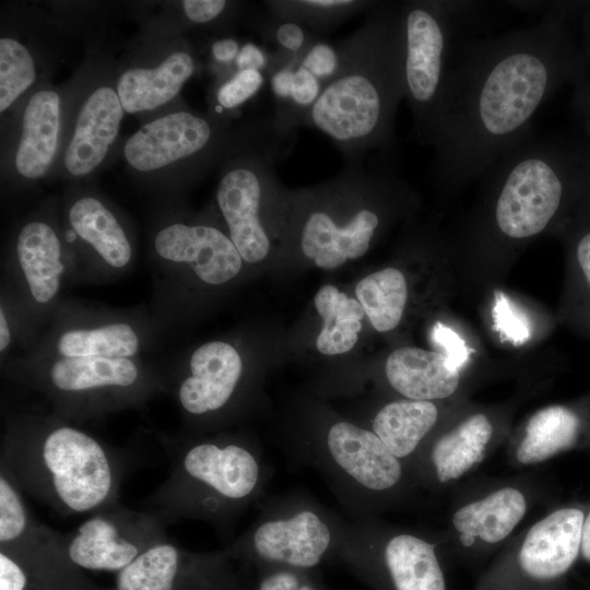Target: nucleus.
<instances>
[{"label": "nucleus", "mask_w": 590, "mask_h": 590, "mask_svg": "<svg viewBox=\"0 0 590 590\" xmlns=\"http://www.w3.org/2000/svg\"><path fill=\"white\" fill-rule=\"evenodd\" d=\"M432 340L444 351L449 365L459 370L469 361L470 350L464 340L448 326L436 322L432 330Z\"/></svg>", "instance_id": "obj_37"}, {"label": "nucleus", "mask_w": 590, "mask_h": 590, "mask_svg": "<svg viewBox=\"0 0 590 590\" xmlns=\"http://www.w3.org/2000/svg\"><path fill=\"white\" fill-rule=\"evenodd\" d=\"M315 307L323 319L316 345L320 353L337 355L350 351L358 339L365 314L358 300L347 297L333 285L316 294Z\"/></svg>", "instance_id": "obj_28"}, {"label": "nucleus", "mask_w": 590, "mask_h": 590, "mask_svg": "<svg viewBox=\"0 0 590 590\" xmlns=\"http://www.w3.org/2000/svg\"><path fill=\"white\" fill-rule=\"evenodd\" d=\"M345 519L303 492L263 500L248 529L225 550L229 557L308 570L338 554Z\"/></svg>", "instance_id": "obj_7"}, {"label": "nucleus", "mask_w": 590, "mask_h": 590, "mask_svg": "<svg viewBox=\"0 0 590 590\" xmlns=\"http://www.w3.org/2000/svg\"><path fill=\"white\" fill-rule=\"evenodd\" d=\"M240 46L234 38L216 39L211 46V56L219 64L229 66L239 54Z\"/></svg>", "instance_id": "obj_43"}, {"label": "nucleus", "mask_w": 590, "mask_h": 590, "mask_svg": "<svg viewBox=\"0 0 590 590\" xmlns=\"http://www.w3.org/2000/svg\"><path fill=\"white\" fill-rule=\"evenodd\" d=\"M271 58L268 54L252 43H246L240 47L239 54L235 60L236 70L253 69L269 70Z\"/></svg>", "instance_id": "obj_42"}, {"label": "nucleus", "mask_w": 590, "mask_h": 590, "mask_svg": "<svg viewBox=\"0 0 590 590\" xmlns=\"http://www.w3.org/2000/svg\"><path fill=\"white\" fill-rule=\"evenodd\" d=\"M580 560L590 567V499L587 500L581 529Z\"/></svg>", "instance_id": "obj_45"}, {"label": "nucleus", "mask_w": 590, "mask_h": 590, "mask_svg": "<svg viewBox=\"0 0 590 590\" xmlns=\"http://www.w3.org/2000/svg\"><path fill=\"white\" fill-rule=\"evenodd\" d=\"M13 260L27 298L39 308L57 302L68 271V243L58 223L28 217L13 239Z\"/></svg>", "instance_id": "obj_20"}, {"label": "nucleus", "mask_w": 590, "mask_h": 590, "mask_svg": "<svg viewBox=\"0 0 590 590\" xmlns=\"http://www.w3.org/2000/svg\"><path fill=\"white\" fill-rule=\"evenodd\" d=\"M492 316L495 329L512 344L521 345L531 338L529 319L503 293L495 294Z\"/></svg>", "instance_id": "obj_33"}, {"label": "nucleus", "mask_w": 590, "mask_h": 590, "mask_svg": "<svg viewBox=\"0 0 590 590\" xmlns=\"http://www.w3.org/2000/svg\"><path fill=\"white\" fill-rule=\"evenodd\" d=\"M14 377L42 392L52 413L68 421L139 406L168 389V381L140 358L42 357L16 369Z\"/></svg>", "instance_id": "obj_6"}, {"label": "nucleus", "mask_w": 590, "mask_h": 590, "mask_svg": "<svg viewBox=\"0 0 590 590\" xmlns=\"http://www.w3.org/2000/svg\"><path fill=\"white\" fill-rule=\"evenodd\" d=\"M165 527L155 512L117 503L90 515L63 538L69 557L78 567L120 571L166 540Z\"/></svg>", "instance_id": "obj_14"}, {"label": "nucleus", "mask_w": 590, "mask_h": 590, "mask_svg": "<svg viewBox=\"0 0 590 590\" xmlns=\"http://www.w3.org/2000/svg\"><path fill=\"white\" fill-rule=\"evenodd\" d=\"M438 420L439 409L434 401L403 398L380 406L369 429L411 472L420 452L434 436Z\"/></svg>", "instance_id": "obj_26"}, {"label": "nucleus", "mask_w": 590, "mask_h": 590, "mask_svg": "<svg viewBox=\"0 0 590 590\" xmlns=\"http://www.w3.org/2000/svg\"><path fill=\"white\" fill-rule=\"evenodd\" d=\"M39 63L33 48L17 35L0 37V113L23 101L37 85Z\"/></svg>", "instance_id": "obj_30"}, {"label": "nucleus", "mask_w": 590, "mask_h": 590, "mask_svg": "<svg viewBox=\"0 0 590 590\" xmlns=\"http://www.w3.org/2000/svg\"><path fill=\"white\" fill-rule=\"evenodd\" d=\"M270 22L271 24L269 26L266 25L264 30L269 37L281 48L278 57L286 61H297L300 63L303 55L315 39H311L306 30L295 22L282 21L274 17Z\"/></svg>", "instance_id": "obj_34"}, {"label": "nucleus", "mask_w": 590, "mask_h": 590, "mask_svg": "<svg viewBox=\"0 0 590 590\" xmlns=\"http://www.w3.org/2000/svg\"><path fill=\"white\" fill-rule=\"evenodd\" d=\"M495 439V426L484 413L435 433L411 468L416 486L436 489L458 481L484 461Z\"/></svg>", "instance_id": "obj_19"}, {"label": "nucleus", "mask_w": 590, "mask_h": 590, "mask_svg": "<svg viewBox=\"0 0 590 590\" xmlns=\"http://www.w3.org/2000/svg\"><path fill=\"white\" fill-rule=\"evenodd\" d=\"M355 294L377 331H390L399 324L408 299L406 281L400 270L386 268L365 276Z\"/></svg>", "instance_id": "obj_29"}, {"label": "nucleus", "mask_w": 590, "mask_h": 590, "mask_svg": "<svg viewBox=\"0 0 590 590\" xmlns=\"http://www.w3.org/2000/svg\"><path fill=\"white\" fill-rule=\"evenodd\" d=\"M567 590H569V589H567Z\"/></svg>", "instance_id": "obj_48"}, {"label": "nucleus", "mask_w": 590, "mask_h": 590, "mask_svg": "<svg viewBox=\"0 0 590 590\" xmlns=\"http://www.w3.org/2000/svg\"><path fill=\"white\" fill-rule=\"evenodd\" d=\"M0 464L23 493L62 516L117 504L126 473L119 451L55 413L9 416Z\"/></svg>", "instance_id": "obj_3"}, {"label": "nucleus", "mask_w": 590, "mask_h": 590, "mask_svg": "<svg viewBox=\"0 0 590 590\" xmlns=\"http://www.w3.org/2000/svg\"><path fill=\"white\" fill-rule=\"evenodd\" d=\"M531 27L467 40L448 59L428 145L444 182L485 175L529 135L538 109L565 83L588 74L568 21L578 2L545 3Z\"/></svg>", "instance_id": "obj_1"}, {"label": "nucleus", "mask_w": 590, "mask_h": 590, "mask_svg": "<svg viewBox=\"0 0 590 590\" xmlns=\"http://www.w3.org/2000/svg\"><path fill=\"white\" fill-rule=\"evenodd\" d=\"M573 110L581 123L590 145V75L574 84Z\"/></svg>", "instance_id": "obj_41"}, {"label": "nucleus", "mask_w": 590, "mask_h": 590, "mask_svg": "<svg viewBox=\"0 0 590 590\" xmlns=\"http://www.w3.org/2000/svg\"><path fill=\"white\" fill-rule=\"evenodd\" d=\"M377 1L299 0L268 1L269 14L278 20L295 22L316 32H329L352 15L370 11Z\"/></svg>", "instance_id": "obj_31"}, {"label": "nucleus", "mask_w": 590, "mask_h": 590, "mask_svg": "<svg viewBox=\"0 0 590 590\" xmlns=\"http://www.w3.org/2000/svg\"><path fill=\"white\" fill-rule=\"evenodd\" d=\"M164 446L169 474L142 505L166 526L201 520L227 536L245 510L262 497L273 473L263 451L244 437L189 436L167 439Z\"/></svg>", "instance_id": "obj_4"}, {"label": "nucleus", "mask_w": 590, "mask_h": 590, "mask_svg": "<svg viewBox=\"0 0 590 590\" xmlns=\"http://www.w3.org/2000/svg\"><path fill=\"white\" fill-rule=\"evenodd\" d=\"M337 555L367 571L382 590H448L439 541L378 516L347 517Z\"/></svg>", "instance_id": "obj_11"}, {"label": "nucleus", "mask_w": 590, "mask_h": 590, "mask_svg": "<svg viewBox=\"0 0 590 590\" xmlns=\"http://www.w3.org/2000/svg\"><path fill=\"white\" fill-rule=\"evenodd\" d=\"M125 114L116 78H93L74 103H68L57 170L72 180L98 170L117 142Z\"/></svg>", "instance_id": "obj_13"}, {"label": "nucleus", "mask_w": 590, "mask_h": 590, "mask_svg": "<svg viewBox=\"0 0 590 590\" xmlns=\"http://www.w3.org/2000/svg\"><path fill=\"white\" fill-rule=\"evenodd\" d=\"M187 24L209 26L226 22L237 13L239 3L225 0H186L178 3Z\"/></svg>", "instance_id": "obj_35"}, {"label": "nucleus", "mask_w": 590, "mask_h": 590, "mask_svg": "<svg viewBox=\"0 0 590 590\" xmlns=\"http://www.w3.org/2000/svg\"><path fill=\"white\" fill-rule=\"evenodd\" d=\"M197 69L194 51L180 36L126 63L116 88L127 114L152 113L176 99Z\"/></svg>", "instance_id": "obj_18"}, {"label": "nucleus", "mask_w": 590, "mask_h": 590, "mask_svg": "<svg viewBox=\"0 0 590 590\" xmlns=\"http://www.w3.org/2000/svg\"><path fill=\"white\" fill-rule=\"evenodd\" d=\"M151 243L165 274L187 269L208 285H221L243 268L244 260L227 233L212 224L169 220L155 229Z\"/></svg>", "instance_id": "obj_15"}, {"label": "nucleus", "mask_w": 590, "mask_h": 590, "mask_svg": "<svg viewBox=\"0 0 590 590\" xmlns=\"http://www.w3.org/2000/svg\"><path fill=\"white\" fill-rule=\"evenodd\" d=\"M531 486L500 482L475 492L455 505L439 550L461 559H477L506 544L532 506Z\"/></svg>", "instance_id": "obj_12"}, {"label": "nucleus", "mask_w": 590, "mask_h": 590, "mask_svg": "<svg viewBox=\"0 0 590 590\" xmlns=\"http://www.w3.org/2000/svg\"><path fill=\"white\" fill-rule=\"evenodd\" d=\"M579 173L583 192L590 197V145L579 149Z\"/></svg>", "instance_id": "obj_46"}, {"label": "nucleus", "mask_w": 590, "mask_h": 590, "mask_svg": "<svg viewBox=\"0 0 590 590\" xmlns=\"http://www.w3.org/2000/svg\"><path fill=\"white\" fill-rule=\"evenodd\" d=\"M271 567V570L260 580L257 590H317L305 575V570Z\"/></svg>", "instance_id": "obj_38"}, {"label": "nucleus", "mask_w": 590, "mask_h": 590, "mask_svg": "<svg viewBox=\"0 0 590 590\" xmlns=\"http://www.w3.org/2000/svg\"><path fill=\"white\" fill-rule=\"evenodd\" d=\"M385 375L402 398L437 401L451 397L460 385V371L441 353L418 347H401L387 358Z\"/></svg>", "instance_id": "obj_25"}, {"label": "nucleus", "mask_w": 590, "mask_h": 590, "mask_svg": "<svg viewBox=\"0 0 590 590\" xmlns=\"http://www.w3.org/2000/svg\"><path fill=\"white\" fill-rule=\"evenodd\" d=\"M68 233L102 266L119 271L130 266L134 246L123 219L92 191H79L64 206Z\"/></svg>", "instance_id": "obj_22"}, {"label": "nucleus", "mask_w": 590, "mask_h": 590, "mask_svg": "<svg viewBox=\"0 0 590 590\" xmlns=\"http://www.w3.org/2000/svg\"><path fill=\"white\" fill-rule=\"evenodd\" d=\"M241 130L209 113L178 107L143 123L125 141L122 155L137 175L194 177L219 166Z\"/></svg>", "instance_id": "obj_10"}, {"label": "nucleus", "mask_w": 590, "mask_h": 590, "mask_svg": "<svg viewBox=\"0 0 590 590\" xmlns=\"http://www.w3.org/2000/svg\"><path fill=\"white\" fill-rule=\"evenodd\" d=\"M477 1H400L404 85L415 138L428 144L456 32L482 8Z\"/></svg>", "instance_id": "obj_8"}, {"label": "nucleus", "mask_w": 590, "mask_h": 590, "mask_svg": "<svg viewBox=\"0 0 590 590\" xmlns=\"http://www.w3.org/2000/svg\"><path fill=\"white\" fill-rule=\"evenodd\" d=\"M573 252L579 275L590 294V225L581 222L574 236Z\"/></svg>", "instance_id": "obj_39"}, {"label": "nucleus", "mask_w": 590, "mask_h": 590, "mask_svg": "<svg viewBox=\"0 0 590 590\" xmlns=\"http://www.w3.org/2000/svg\"><path fill=\"white\" fill-rule=\"evenodd\" d=\"M587 410V406L554 404L534 412L509 451L511 463L534 465L571 450L583 449L590 453Z\"/></svg>", "instance_id": "obj_23"}, {"label": "nucleus", "mask_w": 590, "mask_h": 590, "mask_svg": "<svg viewBox=\"0 0 590 590\" xmlns=\"http://www.w3.org/2000/svg\"><path fill=\"white\" fill-rule=\"evenodd\" d=\"M586 506H557L512 538L474 590H567L568 576L580 560Z\"/></svg>", "instance_id": "obj_9"}, {"label": "nucleus", "mask_w": 590, "mask_h": 590, "mask_svg": "<svg viewBox=\"0 0 590 590\" xmlns=\"http://www.w3.org/2000/svg\"><path fill=\"white\" fill-rule=\"evenodd\" d=\"M579 50L587 69H590V1H586L581 11V33Z\"/></svg>", "instance_id": "obj_44"}, {"label": "nucleus", "mask_w": 590, "mask_h": 590, "mask_svg": "<svg viewBox=\"0 0 590 590\" xmlns=\"http://www.w3.org/2000/svg\"><path fill=\"white\" fill-rule=\"evenodd\" d=\"M263 83L264 78L259 70H235L215 84L209 101V114L229 122L233 113L257 94Z\"/></svg>", "instance_id": "obj_32"}, {"label": "nucleus", "mask_w": 590, "mask_h": 590, "mask_svg": "<svg viewBox=\"0 0 590 590\" xmlns=\"http://www.w3.org/2000/svg\"><path fill=\"white\" fill-rule=\"evenodd\" d=\"M66 94L39 84L23 99L17 127L8 153V170L14 179L35 182L55 170L68 109Z\"/></svg>", "instance_id": "obj_16"}, {"label": "nucleus", "mask_w": 590, "mask_h": 590, "mask_svg": "<svg viewBox=\"0 0 590 590\" xmlns=\"http://www.w3.org/2000/svg\"><path fill=\"white\" fill-rule=\"evenodd\" d=\"M299 64L309 70L323 86L338 71V49L324 42L315 40L303 55Z\"/></svg>", "instance_id": "obj_36"}, {"label": "nucleus", "mask_w": 590, "mask_h": 590, "mask_svg": "<svg viewBox=\"0 0 590 590\" xmlns=\"http://www.w3.org/2000/svg\"><path fill=\"white\" fill-rule=\"evenodd\" d=\"M284 452L295 464L315 469L349 517L378 516L417 487L373 430L346 420L303 435Z\"/></svg>", "instance_id": "obj_5"}, {"label": "nucleus", "mask_w": 590, "mask_h": 590, "mask_svg": "<svg viewBox=\"0 0 590 590\" xmlns=\"http://www.w3.org/2000/svg\"><path fill=\"white\" fill-rule=\"evenodd\" d=\"M297 63H287L271 72V88L276 101V110L290 104L294 70Z\"/></svg>", "instance_id": "obj_40"}, {"label": "nucleus", "mask_w": 590, "mask_h": 590, "mask_svg": "<svg viewBox=\"0 0 590 590\" xmlns=\"http://www.w3.org/2000/svg\"><path fill=\"white\" fill-rule=\"evenodd\" d=\"M339 68L303 126L333 140L346 165L394 148L398 106L405 98L400 1H377L364 24L337 47Z\"/></svg>", "instance_id": "obj_2"}, {"label": "nucleus", "mask_w": 590, "mask_h": 590, "mask_svg": "<svg viewBox=\"0 0 590 590\" xmlns=\"http://www.w3.org/2000/svg\"><path fill=\"white\" fill-rule=\"evenodd\" d=\"M51 344V357L139 358L144 337L127 319H107L66 327L56 332Z\"/></svg>", "instance_id": "obj_27"}, {"label": "nucleus", "mask_w": 590, "mask_h": 590, "mask_svg": "<svg viewBox=\"0 0 590 590\" xmlns=\"http://www.w3.org/2000/svg\"><path fill=\"white\" fill-rule=\"evenodd\" d=\"M229 558L226 551L198 554L161 541L118 571L115 590H187L208 587Z\"/></svg>", "instance_id": "obj_21"}, {"label": "nucleus", "mask_w": 590, "mask_h": 590, "mask_svg": "<svg viewBox=\"0 0 590 590\" xmlns=\"http://www.w3.org/2000/svg\"><path fill=\"white\" fill-rule=\"evenodd\" d=\"M12 342V327L8 318L7 310L1 305L0 308V352L3 355L10 347Z\"/></svg>", "instance_id": "obj_47"}, {"label": "nucleus", "mask_w": 590, "mask_h": 590, "mask_svg": "<svg viewBox=\"0 0 590 590\" xmlns=\"http://www.w3.org/2000/svg\"><path fill=\"white\" fill-rule=\"evenodd\" d=\"M243 374L240 354L229 343L211 341L197 347L174 388L186 420L199 429L222 416L234 403Z\"/></svg>", "instance_id": "obj_17"}, {"label": "nucleus", "mask_w": 590, "mask_h": 590, "mask_svg": "<svg viewBox=\"0 0 590 590\" xmlns=\"http://www.w3.org/2000/svg\"><path fill=\"white\" fill-rule=\"evenodd\" d=\"M382 224V214L371 203L361 210L345 227H337L328 214L315 208L300 222L303 253L323 269H334L347 259L364 256Z\"/></svg>", "instance_id": "obj_24"}]
</instances>
